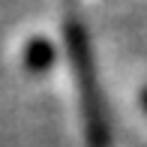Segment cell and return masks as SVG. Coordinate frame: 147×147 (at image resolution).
Masks as SVG:
<instances>
[{"label":"cell","instance_id":"6da1fadb","mask_svg":"<svg viewBox=\"0 0 147 147\" xmlns=\"http://www.w3.org/2000/svg\"><path fill=\"white\" fill-rule=\"evenodd\" d=\"M63 36H66V51H69V60H72L78 102H81L84 138H87L90 147H108L111 144L108 105H105V93L99 87V69H96V57H93L87 27L81 21H66Z\"/></svg>","mask_w":147,"mask_h":147},{"label":"cell","instance_id":"7a4b0ae2","mask_svg":"<svg viewBox=\"0 0 147 147\" xmlns=\"http://www.w3.org/2000/svg\"><path fill=\"white\" fill-rule=\"evenodd\" d=\"M54 60H57V51H54V45L45 36H33L30 42L24 45V66H27V72H33V75L48 72L51 66H54Z\"/></svg>","mask_w":147,"mask_h":147},{"label":"cell","instance_id":"3957f363","mask_svg":"<svg viewBox=\"0 0 147 147\" xmlns=\"http://www.w3.org/2000/svg\"><path fill=\"white\" fill-rule=\"evenodd\" d=\"M141 108H144V111H147V87H144V90H141Z\"/></svg>","mask_w":147,"mask_h":147}]
</instances>
